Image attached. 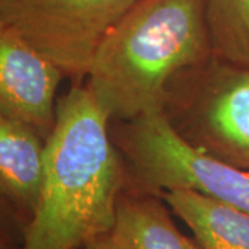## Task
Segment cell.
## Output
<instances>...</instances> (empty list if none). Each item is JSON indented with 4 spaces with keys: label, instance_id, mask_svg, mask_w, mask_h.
I'll list each match as a JSON object with an SVG mask.
<instances>
[{
    "label": "cell",
    "instance_id": "7",
    "mask_svg": "<svg viewBox=\"0 0 249 249\" xmlns=\"http://www.w3.org/2000/svg\"><path fill=\"white\" fill-rule=\"evenodd\" d=\"M46 137L0 112V198L24 220L35 213L45 178Z\"/></svg>",
    "mask_w": 249,
    "mask_h": 249
},
{
    "label": "cell",
    "instance_id": "4",
    "mask_svg": "<svg viewBox=\"0 0 249 249\" xmlns=\"http://www.w3.org/2000/svg\"><path fill=\"white\" fill-rule=\"evenodd\" d=\"M163 115L187 144L249 172V68L213 55L178 72Z\"/></svg>",
    "mask_w": 249,
    "mask_h": 249
},
{
    "label": "cell",
    "instance_id": "2",
    "mask_svg": "<svg viewBox=\"0 0 249 249\" xmlns=\"http://www.w3.org/2000/svg\"><path fill=\"white\" fill-rule=\"evenodd\" d=\"M212 55L205 0H140L109 31L85 86L111 122L163 111L170 79Z\"/></svg>",
    "mask_w": 249,
    "mask_h": 249
},
{
    "label": "cell",
    "instance_id": "8",
    "mask_svg": "<svg viewBox=\"0 0 249 249\" xmlns=\"http://www.w3.org/2000/svg\"><path fill=\"white\" fill-rule=\"evenodd\" d=\"M160 196L202 249H249V213L191 190Z\"/></svg>",
    "mask_w": 249,
    "mask_h": 249
},
{
    "label": "cell",
    "instance_id": "10",
    "mask_svg": "<svg viewBox=\"0 0 249 249\" xmlns=\"http://www.w3.org/2000/svg\"><path fill=\"white\" fill-rule=\"evenodd\" d=\"M212 55L249 68V0H205Z\"/></svg>",
    "mask_w": 249,
    "mask_h": 249
},
{
    "label": "cell",
    "instance_id": "12",
    "mask_svg": "<svg viewBox=\"0 0 249 249\" xmlns=\"http://www.w3.org/2000/svg\"><path fill=\"white\" fill-rule=\"evenodd\" d=\"M82 249H130V247L112 230L89 242Z\"/></svg>",
    "mask_w": 249,
    "mask_h": 249
},
{
    "label": "cell",
    "instance_id": "3",
    "mask_svg": "<svg viewBox=\"0 0 249 249\" xmlns=\"http://www.w3.org/2000/svg\"><path fill=\"white\" fill-rule=\"evenodd\" d=\"M111 134L126 166V190H191L249 213V172L187 144L163 111L112 122Z\"/></svg>",
    "mask_w": 249,
    "mask_h": 249
},
{
    "label": "cell",
    "instance_id": "6",
    "mask_svg": "<svg viewBox=\"0 0 249 249\" xmlns=\"http://www.w3.org/2000/svg\"><path fill=\"white\" fill-rule=\"evenodd\" d=\"M65 76L0 17V112L49 137Z\"/></svg>",
    "mask_w": 249,
    "mask_h": 249
},
{
    "label": "cell",
    "instance_id": "1",
    "mask_svg": "<svg viewBox=\"0 0 249 249\" xmlns=\"http://www.w3.org/2000/svg\"><path fill=\"white\" fill-rule=\"evenodd\" d=\"M111 124L85 83L58 97L39 204L18 249H82L114 230L126 166Z\"/></svg>",
    "mask_w": 249,
    "mask_h": 249
},
{
    "label": "cell",
    "instance_id": "13",
    "mask_svg": "<svg viewBox=\"0 0 249 249\" xmlns=\"http://www.w3.org/2000/svg\"><path fill=\"white\" fill-rule=\"evenodd\" d=\"M19 241L16 240L13 235L0 230V249H18Z\"/></svg>",
    "mask_w": 249,
    "mask_h": 249
},
{
    "label": "cell",
    "instance_id": "11",
    "mask_svg": "<svg viewBox=\"0 0 249 249\" xmlns=\"http://www.w3.org/2000/svg\"><path fill=\"white\" fill-rule=\"evenodd\" d=\"M0 230L13 235L16 240L19 241L21 245L25 231V223L1 198H0Z\"/></svg>",
    "mask_w": 249,
    "mask_h": 249
},
{
    "label": "cell",
    "instance_id": "5",
    "mask_svg": "<svg viewBox=\"0 0 249 249\" xmlns=\"http://www.w3.org/2000/svg\"><path fill=\"white\" fill-rule=\"evenodd\" d=\"M140 0H0V17L62 72L85 83L109 31Z\"/></svg>",
    "mask_w": 249,
    "mask_h": 249
},
{
    "label": "cell",
    "instance_id": "9",
    "mask_svg": "<svg viewBox=\"0 0 249 249\" xmlns=\"http://www.w3.org/2000/svg\"><path fill=\"white\" fill-rule=\"evenodd\" d=\"M114 231L130 249H202L178 230L173 212L158 194L124 188L118 201Z\"/></svg>",
    "mask_w": 249,
    "mask_h": 249
}]
</instances>
